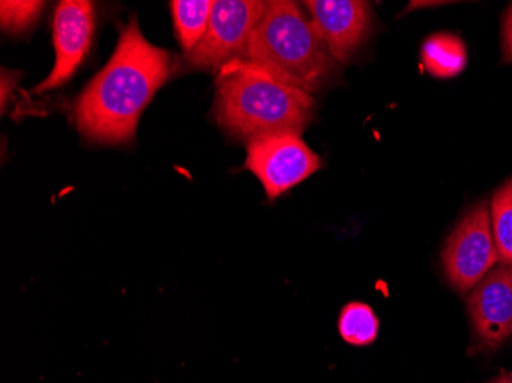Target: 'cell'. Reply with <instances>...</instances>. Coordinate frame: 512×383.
<instances>
[{
	"label": "cell",
	"instance_id": "cell-1",
	"mask_svg": "<svg viewBox=\"0 0 512 383\" xmlns=\"http://www.w3.org/2000/svg\"><path fill=\"white\" fill-rule=\"evenodd\" d=\"M169 71L171 54L151 45L132 17L111 60L77 99L74 115L80 134L103 145L131 141L140 115Z\"/></svg>",
	"mask_w": 512,
	"mask_h": 383
},
{
	"label": "cell",
	"instance_id": "cell-2",
	"mask_svg": "<svg viewBox=\"0 0 512 383\" xmlns=\"http://www.w3.org/2000/svg\"><path fill=\"white\" fill-rule=\"evenodd\" d=\"M215 86L218 123L241 140L301 135L312 122V95L281 82L244 57L230 60L218 69Z\"/></svg>",
	"mask_w": 512,
	"mask_h": 383
},
{
	"label": "cell",
	"instance_id": "cell-3",
	"mask_svg": "<svg viewBox=\"0 0 512 383\" xmlns=\"http://www.w3.org/2000/svg\"><path fill=\"white\" fill-rule=\"evenodd\" d=\"M276 79L312 95L333 69V57L312 20L295 2H267L250 36L246 56Z\"/></svg>",
	"mask_w": 512,
	"mask_h": 383
},
{
	"label": "cell",
	"instance_id": "cell-4",
	"mask_svg": "<svg viewBox=\"0 0 512 383\" xmlns=\"http://www.w3.org/2000/svg\"><path fill=\"white\" fill-rule=\"evenodd\" d=\"M499 259L488 204H477L445 244L442 252L445 275L453 289L468 293L491 272Z\"/></svg>",
	"mask_w": 512,
	"mask_h": 383
},
{
	"label": "cell",
	"instance_id": "cell-5",
	"mask_svg": "<svg viewBox=\"0 0 512 383\" xmlns=\"http://www.w3.org/2000/svg\"><path fill=\"white\" fill-rule=\"evenodd\" d=\"M267 2L260 0H217L212 7L206 34L186 56L192 68H223L230 60L246 56L250 36L260 22Z\"/></svg>",
	"mask_w": 512,
	"mask_h": 383
},
{
	"label": "cell",
	"instance_id": "cell-6",
	"mask_svg": "<svg viewBox=\"0 0 512 383\" xmlns=\"http://www.w3.org/2000/svg\"><path fill=\"white\" fill-rule=\"evenodd\" d=\"M246 167L263 183L270 201L307 180L321 167L298 134H278L247 143Z\"/></svg>",
	"mask_w": 512,
	"mask_h": 383
},
{
	"label": "cell",
	"instance_id": "cell-7",
	"mask_svg": "<svg viewBox=\"0 0 512 383\" xmlns=\"http://www.w3.org/2000/svg\"><path fill=\"white\" fill-rule=\"evenodd\" d=\"M96 28L94 5L88 0H63L54 14L53 36L56 63L37 92L51 91L65 85L82 65L91 48Z\"/></svg>",
	"mask_w": 512,
	"mask_h": 383
},
{
	"label": "cell",
	"instance_id": "cell-8",
	"mask_svg": "<svg viewBox=\"0 0 512 383\" xmlns=\"http://www.w3.org/2000/svg\"><path fill=\"white\" fill-rule=\"evenodd\" d=\"M310 20L322 42L338 62H348L367 39L370 7L359 0H309Z\"/></svg>",
	"mask_w": 512,
	"mask_h": 383
},
{
	"label": "cell",
	"instance_id": "cell-9",
	"mask_svg": "<svg viewBox=\"0 0 512 383\" xmlns=\"http://www.w3.org/2000/svg\"><path fill=\"white\" fill-rule=\"evenodd\" d=\"M471 324L483 347L496 348L512 334V266L491 270L468 298Z\"/></svg>",
	"mask_w": 512,
	"mask_h": 383
},
{
	"label": "cell",
	"instance_id": "cell-10",
	"mask_svg": "<svg viewBox=\"0 0 512 383\" xmlns=\"http://www.w3.org/2000/svg\"><path fill=\"white\" fill-rule=\"evenodd\" d=\"M422 62L431 76L451 79L467 65V51L456 36L434 34L422 46Z\"/></svg>",
	"mask_w": 512,
	"mask_h": 383
},
{
	"label": "cell",
	"instance_id": "cell-11",
	"mask_svg": "<svg viewBox=\"0 0 512 383\" xmlns=\"http://www.w3.org/2000/svg\"><path fill=\"white\" fill-rule=\"evenodd\" d=\"M175 31L186 54L191 53L206 34L211 20L212 0H172Z\"/></svg>",
	"mask_w": 512,
	"mask_h": 383
},
{
	"label": "cell",
	"instance_id": "cell-12",
	"mask_svg": "<svg viewBox=\"0 0 512 383\" xmlns=\"http://www.w3.org/2000/svg\"><path fill=\"white\" fill-rule=\"evenodd\" d=\"M338 328L345 342L356 347H365L378 336L379 322L368 305L350 302L342 308Z\"/></svg>",
	"mask_w": 512,
	"mask_h": 383
},
{
	"label": "cell",
	"instance_id": "cell-13",
	"mask_svg": "<svg viewBox=\"0 0 512 383\" xmlns=\"http://www.w3.org/2000/svg\"><path fill=\"white\" fill-rule=\"evenodd\" d=\"M491 226L502 264L512 266V178L491 200Z\"/></svg>",
	"mask_w": 512,
	"mask_h": 383
},
{
	"label": "cell",
	"instance_id": "cell-14",
	"mask_svg": "<svg viewBox=\"0 0 512 383\" xmlns=\"http://www.w3.org/2000/svg\"><path fill=\"white\" fill-rule=\"evenodd\" d=\"M43 2H0L2 28L8 33H22L36 22L42 11Z\"/></svg>",
	"mask_w": 512,
	"mask_h": 383
},
{
	"label": "cell",
	"instance_id": "cell-15",
	"mask_svg": "<svg viewBox=\"0 0 512 383\" xmlns=\"http://www.w3.org/2000/svg\"><path fill=\"white\" fill-rule=\"evenodd\" d=\"M503 63H512V5L506 11L502 28Z\"/></svg>",
	"mask_w": 512,
	"mask_h": 383
},
{
	"label": "cell",
	"instance_id": "cell-16",
	"mask_svg": "<svg viewBox=\"0 0 512 383\" xmlns=\"http://www.w3.org/2000/svg\"><path fill=\"white\" fill-rule=\"evenodd\" d=\"M491 383H512V374H503Z\"/></svg>",
	"mask_w": 512,
	"mask_h": 383
}]
</instances>
